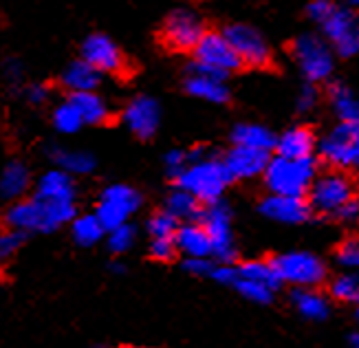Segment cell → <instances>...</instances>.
<instances>
[{"label": "cell", "instance_id": "ffe728a7", "mask_svg": "<svg viewBox=\"0 0 359 348\" xmlns=\"http://www.w3.org/2000/svg\"><path fill=\"white\" fill-rule=\"evenodd\" d=\"M291 304L304 320L309 322H324L331 315V302L322 291L316 289H293Z\"/></svg>", "mask_w": 359, "mask_h": 348}, {"label": "cell", "instance_id": "52a82bcc", "mask_svg": "<svg viewBox=\"0 0 359 348\" xmlns=\"http://www.w3.org/2000/svg\"><path fill=\"white\" fill-rule=\"evenodd\" d=\"M291 53L309 84L329 82L335 71V53L320 34H304L295 38Z\"/></svg>", "mask_w": 359, "mask_h": 348}, {"label": "cell", "instance_id": "1f68e13d", "mask_svg": "<svg viewBox=\"0 0 359 348\" xmlns=\"http://www.w3.org/2000/svg\"><path fill=\"white\" fill-rule=\"evenodd\" d=\"M331 295L337 300V302L344 304H357L359 302V274H351L344 272L331 280L329 287Z\"/></svg>", "mask_w": 359, "mask_h": 348}, {"label": "cell", "instance_id": "7402d4cb", "mask_svg": "<svg viewBox=\"0 0 359 348\" xmlns=\"http://www.w3.org/2000/svg\"><path fill=\"white\" fill-rule=\"evenodd\" d=\"M36 196L46 201H75V185L71 174H67L60 168L44 172L38 181Z\"/></svg>", "mask_w": 359, "mask_h": 348}, {"label": "cell", "instance_id": "bcb514c9", "mask_svg": "<svg viewBox=\"0 0 359 348\" xmlns=\"http://www.w3.org/2000/svg\"><path fill=\"white\" fill-rule=\"evenodd\" d=\"M111 269H113V272H115V274H121V272H123V265L115 262V265H111Z\"/></svg>", "mask_w": 359, "mask_h": 348}, {"label": "cell", "instance_id": "3957f363", "mask_svg": "<svg viewBox=\"0 0 359 348\" xmlns=\"http://www.w3.org/2000/svg\"><path fill=\"white\" fill-rule=\"evenodd\" d=\"M318 177L316 159H287V156H273L262 172L264 185L269 194L283 196H306L311 183Z\"/></svg>", "mask_w": 359, "mask_h": 348}, {"label": "cell", "instance_id": "484cf974", "mask_svg": "<svg viewBox=\"0 0 359 348\" xmlns=\"http://www.w3.org/2000/svg\"><path fill=\"white\" fill-rule=\"evenodd\" d=\"M100 75L102 73L97 69H93L88 62L77 60L67 67L65 75H62V84L71 93H88L100 86Z\"/></svg>", "mask_w": 359, "mask_h": 348}, {"label": "cell", "instance_id": "7a4b0ae2", "mask_svg": "<svg viewBox=\"0 0 359 348\" xmlns=\"http://www.w3.org/2000/svg\"><path fill=\"white\" fill-rule=\"evenodd\" d=\"M75 218V201H46L29 199L9 208L7 225L18 232H55L65 223Z\"/></svg>", "mask_w": 359, "mask_h": 348}, {"label": "cell", "instance_id": "2e32d148", "mask_svg": "<svg viewBox=\"0 0 359 348\" xmlns=\"http://www.w3.org/2000/svg\"><path fill=\"white\" fill-rule=\"evenodd\" d=\"M123 121H126L128 130L139 137V139H150L157 133L159 123H161V108L152 98H135L126 110H123Z\"/></svg>", "mask_w": 359, "mask_h": 348}, {"label": "cell", "instance_id": "f1b7e54d", "mask_svg": "<svg viewBox=\"0 0 359 348\" xmlns=\"http://www.w3.org/2000/svg\"><path fill=\"white\" fill-rule=\"evenodd\" d=\"M236 274L243 280L260 282V284H264V287H269L273 291H278L280 284H283V282H280V278L276 276L271 262H264V260H247V262L236 267Z\"/></svg>", "mask_w": 359, "mask_h": 348}, {"label": "cell", "instance_id": "e575fe53", "mask_svg": "<svg viewBox=\"0 0 359 348\" xmlns=\"http://www.w3.org/2000/svg\"><path fill=\"white\" fill-rule=\"evenodd\" d=\"M233 287H236V291L247 297V300H252V302L256 304H267L273 300V289L269 287H264V284L260 282H254V280H243V278H236V282H233Z\"/></svg>", "mask_w": 359, "mask_h": 348}, {"label": "cell", "instance_id": "74e56055", "mask_svg": "<svg viewBox=\"0 0 359 348\" xmlns=\"http://www.w3.org/2000/svg\"><path fill=\"white\" fill-rule=\"evenodd\" d=\"M22 241H25V234L18 232V229H5L0 232V262L9 260L15 251L22 247Z\"/></svg>", "mask_w": 359, "mask_h": 348}, {"label": "cell", "instance_id": "4316f807", "mask_svg": "<svg viewBox=\"0 0 359 348\" xmlns=\"http://www.w3.org/2000/svg\"><path fill=\"white\" fill-rule=\"evenodd\" d=\"M51 161L65 170L67 174H90L95 170V156L86 150H71V148H51L49 150Z\"/></svg>", "mask_w": 359, "mask_h": 348}, {"label": "cell", "instance_id": "836d02e7", "mask_svg": "<svg viewBox=\"0 0 359 348\" xmlns=\"http://www.w3.org/2000/svg\"><path fill=\"white\" fill-rule=\"evenodd\" d=\"M179 229V220L170 212H157L148 220V234L150 239H175Z\"/></svg>", "mask_w": 359, "mask_h": 348}, {"label": "cell", "instance_id": "7dc6e473", "mask_svg": "<svg viewBox=\"0 0 359 348\" xmlns=\"http://www.w3.org/2000/svg\"><path fill=\"white\" fill-rule=\"evenodd\" d=\"M351 348H359V333H357V335H353V344H351Z\"/></svg>", "mask_w": 359, "mask_h": 348}, {"label": "cell", "instance_id": "8d00e7d4", "mask_svg": "<svg viewBox=\"0 0 359 348\" xmlns=\"http://www.w3.org/2000/svg\"><path fill=\"white\" fill-rule=\"evenodd\" d=\"M337 265L351 274H359V239H346L335 251Z\"/></svg>", "mask_w": 359, "mask_h": 348}, {"label": "cell", "instance_id": "4fadbf2b", "mask_svg": "<svg viewBox=\"0 0 359 348\" xmlns=\"http://www.w3.org/2000/svg\"><path fill=\"white\" fill-rule=\"evenodd\" d=\"M205 34L203 29V22L198 20V15H194L192 11L179 9L175 13L168 15V20L163 22V42L168 46L179 51H192L198 44V40Z\"/></svg>", "mask_w": 359, "mask_h": 348}, {"label": "cell", "instance_id": "6da1fadb", "mask_svg": "<svg viewBox=\"0 0 359 348\" xmlns=\"http://www.w3.org/2000/svg\"><path fill=\"white\" fill-rule=\"evenodd\" d=\"M187 159H190V163L177 177L179 187L190 192L198 203L210 205L221 201L227 185L231 183V177L223 159L203 154V150L187 152Z\"/></svg>", "mask_w": 359, "mask_h": 348}, {"label": "cell", "instance_id": "ab89813d", "mask_svg": "<svg viewBox=\"0 0 359 348\" xmlns=\"http://www.w3.org/2000/svg\"><path fill=\"white\" fill-rule=\"evenodd\" d=\"M150 254H152V258H157V260H170V258H175V254H177L175 239H152V243H150Z\"/></svg>", "mask_w": 359, "mask_h": 348}, {"label": "cell", "instance_id": "44dd1931", "mask_svg": "<svg viewBox=\"0 0 359 348\" xmlns=\"http://www.w3.org/2000/svg\"><path fill=\"white\" fill-rule=\"evenodd\" d=\"M175 245H177V251H181V254H185L187 258L212 256L210 236L205 229H203V225H196V223L181 225L175 234Z\"/></svg>", "mask_w": 359, "mask_h": 348}, {"label": "cell", "instance_id": "ee69618b", "mask_svg": "<svg viewBox=\"0 0 359 348\" xmlns=\"http://www.w3.org/2000/svg\"><path fill=\"white\" fill-rule=\"evenodd\" d=\"M210 278H214L216 282H221V284H233L238 278V274H236V267L221 262V265H214V272H212Z\"/></svg>", "mask_w": 359, "mask_h": 348}, {"label": "cell", "instance_id": "d590c367", "mask_svg": "<svg viewBox=\"0 0 359 348\" xmlns=\"http://www.w3.org/2000/svg\"><path fill=\"white\" fill-rule=\"evenodd\" d=\"M137 232L130 223H123L115 229H108V249L113 254H126V251L135 245Z\"/></svg>", "mask_w": 359, "mask_h": 348}, {"label": "cell", "instance_id": "60d3db41", "mask_svg": "<svg viewBox=\"0 0 359 348\" xmlns=\"http://www.w3.org/2000/svg\"><path fill=\"white\" fill-rule=\"evenodd\" d=\"M163 163H165V170H168L170 177H175V179H177L179 174L185 170V166L190 163V159H187V152H183V150H170V152L165 154Z\"/></svg>", "mask_w": 359, "mask_h": 348}, {"label": "cell", "instance_id": "9a60e30c", "mask_svg": "<svg viewBox=\"0 0 359 348\" xmlns=\"http://www.w3.org/2000/svg\"><path fill=\"white\" fill-rule=\"evenodd\" d=\"M82 60L88 62L100 73H119L123 71V55L119 46L102 34H93L82 44Z\"/></svg>", "mask_w": 359, "mask_h": 348}, {"label": "cell", "instance_id": "277c9868", "mask_svg": "<svg viewBox=\"0 0 359 348\" xmlns=\"http://www.w3.org/2000/svg\"><path fill=\"white\" fill-rule=\"evenodd\" d=\"M269 262L280 282L291 284L293 289H316L326 280L324 260L311 251H285Z\"/></svg>", "mask_w": 359, "mask_h": 348}, {"label": "cell", "instance_id": "c3c4849f", "mask_svg": "<svg viewBox=\"0 0 359 348\" xmlns=\"http://www.w3.org/2000/svg\"><path fill=\"white\" fill-rule=\"evenodd\" d=\"M351 7L353 9H359V0H351Z\"/></svg>", "mask_w": 359, "mask_h": 348}, {"label": "cell", "instance_id": "e0dca14e", "mask_svg": "<svg viewBox=\"0 0 359 348\" xmlns=\"http://www.w3.org/2000/svg\"><path fill=\"white\" fill-rule=\"evenodd\" d=\"M269 152L256 150V148H245V146H233L227 156L223 159L231 181L233 179H256L262 177L264 168L269 163Z\"/></svg>", "mask_w": 359, "mask_h": 348}, {"label": "cell", "instance_id": "30bf717a", "mask_svg": "<svg viewBox=\"0 0 359 348\" xmlns=\"http://www.w3.org/2000/svg\"><path fill=\"white\" fill-rule=\"evenodd\" d=\"M192 51H194V65L198 69L221 75L225 80L231 71L243 67L236 51H233L231 44L227 42V38L223 34H216V31H205Z\"/></svg>", "mask_w": 359, "mask_h": 348}, {"label": "cell", "instance_id": "cb8c5ba5", "mask_svg": "<svg viewBox=\"0 0 359 348\" xmlns=\"http://www.w3.org/2000/svg\"><path fill=\"white\" fill-rule=\"evenodd\" d=\"M233 146H245V148H256L269 152L276 146V135L262 123H238L231 130Z\"/></svg>", "mask_w": 359, "mask_h": 348}, {"label": "cell", "instance_id": "f35d334b", "mask_svg": "<svg viewBox=\"0 0 359 348\" xmlns=\"http://www.w3.org/2000/svg\"><path fill=\"white\" fill-rule=\"evenodd\" d=\"M320 100V93H318V84H306L300 93H298V100H295V108L300 113H311Z\"/></svg>", "mask_w": 359, "mask_h": 348}, {"label": "cell", "instance_id": "d6986e66", "mask_svg": "<svg viewBox=\"0 0 359 348\" xmlns=\"http://www.w3.org/2000/svg\"><path fill=\"white\" fill-rule=\"evenodd\" d=\"M318 146L316 135L306 126H293L285 130L280 137H276V152L278 156H287V159H309L313 156V150Z\"/></svg>", "mask_w": 359, "mask_h": 348}, {"label": "cell", "instance_id": "5bb4252c", "mask_svg": "<svg viewBox=\"0 0 359 348\" xmlns=\"http://www.w3.org/2000/svg\"><path fill=\"white\" fill-rule=\"evenodd\" d=\"M260 214L280 225H302L311 216V208L304 196L269 194L260 203Z\"/></svg>", "mask_w": 359, "mask_h": 348}, {"label": "cell", "instance_id": "8992f818", "mask_svg": "<svg viewBox=\"0 0 359 348\" xmlns=\"http://www.w3.org/2000/svg\"><path fill=\"white\" fill-rule=\"evenodd\" d=\"M318 152L324 163L339 172H359V126L337 121L318 141Z\"/></svg>", "mask_w": 359, "mask_h": 348}, {"label": "cell", "instance_id": "f6af8a7d", "mask_svg": "<svg viewBox=\"0 0 359 348\" xmlns=\"http://www.w3.org/2000/svg\"><path fill=\"white\" fill-rule=\"evenodd\" d=\"M27 98L34 104H44L46 100H49V88H46L44 84H36L27 91Z\"/></svg>", "mask_w": 359, "mask_h": 348}, {"label": "cell", "instance_id": "5b68a950", "mask_svg": "<svg viewBox=\"0 0 359 348\" xmlns=\"http://www.w3.org/2000/svg\"><path fill=\"white\" fill-rule=\"evenodd\" d=\"M320 36L329 42L337 58H355L359 55V13L353 7L335 5L329 13L318 22Z\"/></svg>", "mask_w": 359, "mask_h": 348}, {"label": "cell", "instance_id": "d6a6232c", "mask_svg": "<svg viewBox=\"0 0 359 348\" xmlns=\"http://www.w3.org/2000/svg\"><path fill=\"white\" fill-rule=\"evenodd\" d=\"M53 126H55V130L62 133V135H73V133H77L84 126L80 113H77V108L73 106L71 100L62 102L53 110Z\"/></svg>", "mask_w": 359, "mask_h": 348}, {"label": "cell", "instance_id": "7c38bea8", "mask_svg": "<svg viewBox=\"0 0 359 348\" xmlns=\"http://www.w3.org/2000/svg\"><path fill=\"white\" fill-rule=\"evenodd\" d=\"M223 36L231 44V49L236 51L241 65L247 67H267L271 62V51L267 40L262 38L260 31H256L249 25H229Z\"/></svg>", "mask_w": 359, "mask_h": 348}, {"label": "cell", "instance_id": "ba28073f", "mask_svg": "<svg viewBox=\"0 0 359 348\" xmlns=\"http://www.w3.org/2000/svg\"><path fill=\"white\" fill-rule=\"evenodd\" d=\"M306 196H309L306 203H309L311 212H318L324 216H335L341 205L348 203L355 196V185L346 177V172L331 170V172H324L313 179Z\"/></svg>", "mask_w": 359, "mask_h": 348}, {"label": "cell", "instance_id": "603a6c76", "mask_svg": "<svg viewBox=\"0 0 359 348\" xmlns=\"http://www.w3.org/2000/svg\"><path fill=\"white\" fill-rule=\"evenodd\" d=\"M329 102L333 106V113L341 123L359 126V95L351 91V86L335 82L329 86Z\"/></svg>", "mask_w": 359, "mask_h": 348}, {"label": "cell", "instance_id": "b9f144b4", "mask_svg": "<svg viewBox=\"0 0 359 348\" xmlns=\"http://www.w3.org/2000/svg\"><path fill=\"white\" fill-rule=\"evenodd\" d=\"M335 218L341 220V223H357V220H359V199L353 196L348 203L341 205V208L337 210V214H335Z\"/></svg>", "mask_w": 359, "mask_h": 348}, {"label": "cell", "instance_id": "4dcf8cb0", "mask_svg": "<svg viewBox=\"0 0 359 348\" xmlns=\"http://www.w3.org/2000/svg\"><path fill=\"white\" fill-rule=\"evenodd\" d=\"M165 212H170L177 220H194V218L201 216L203 210H201V203L190 192H185V189L177 187L175 192L168 196Z\"/></svg>", "mask_w": 359, "mask_h": 348}, {"label": "cell", "instance_id": "83f0119b", "mask_svg": "<svg viewBox=\"0 0 359 348\" xmlns=\"http://www.w3.org/2000/svg\"><path fill=\"white\" fill-rule=\"evenodd\" d=\"M29 183H31V177H29L27 166L20 161H11L5 166L3 174H0V196L9 201L18 199L29 189Z\"/></svg>", "mask_w": 359, "mask_h": 348}, {"label": "cell", "instance_id": "681fc988", "mask_svg": "<svg viewBox=\"0 0 359 348\" xmlns=\"http://www.w3.org/2000/svg\"><path fill=\"white\" fill-rule=\"evenodd\" d=\"M355 318H357V326H359V309H357V313H355Z\"/></svg>", "mask_w": 359, "mask_h": 348}, {"label": "cell", "instance_id": "d4e9b609", "mask_svg": "<svg viewBox=\"0 0 359 348\" xmlns=\"http://www.w3.org/2000/svg\"><path fill=\"white\" fill-rule=\"evenodd\" d=\"M71 102L77 108V113H80L84 123L97 126V123H104L108 119V115H111V108H108L106 100L102 98V95H97L95 91L73 93Z\"/></svg>", "mask_w": 359, "mask_h": 348}, {"label": "cell", "instance_id": "7bdbcfd3", "mask_svg": "<svg viewBox=\"0 0 359 348\" xmlns=\"http://www.w3.org/2000/svg\"><path fill=\"white\" fill-rule=\"evenodd\" d=\"M185 269L192 276H212L214 272V262L210 258H187Z\"/></svg>", "mask_w": 359, "mask_h": 348}, {"label": "cell", "instance_id": "ac0fdd59", "mask_svg": "<svg viewBox=\"0 0 359 348\" xmlns=\"http://www.w3.org/2000/svg\"><path fill=\"white\" fill-rule=\"evenodd\" d=\"M185 91L190 93L192 98H198V100L210 102V104H227L229 98H231L225 77L203 71L196 65L192 67L190 75H187Z\"/></svg>", "mask_w": 359, "mask_h": 348}, {"label": "cell", "instance_id": "9c48e42d", "mask_svg": "<svg viewBox=\"0 0 359 348\" xmlns=\"http://www.w3.org/2000/svg\"><path fill=\"white\" fill-rule=\"evenodd\" d=\"M203 220V229L208 232L212 243V256L223 262L231 265L236 258V245H233V232H231V210L223 201L210 203L198 216Z\"/></svg>", "mask_w": 359, "mask_h": 348}, {"label": "cell", "instance_id": "f546056e", "mask_svg": "<svg viewBox=\"0 0 359 348\" xmlns=\"http://www.w3.org/2000/svg\"><path fill=\"white\" fill-rule=\"evenodd\" d=\"M73 239L77 245L90 247L104 239V225L100 223V218L95 214H84V216H75L73 218Z\"/></svg>", "mask_w": 359, "mask_h": 348}, {"label": "cell", "instance_id": "8fae6325", "mask_svg": "<svg viewBox=\"0 0 359 348\" xmlns=\"http://www.w3.org/2000/svg\"><path fill=\"white\" fill-rule=\"evenodd\" d=\"M139 208H142V194L130 185L115 183V185H108L102 192L95 216L108 232V229H115L123 223H128V218Z\"/></svg>", "mask_w": 359, "mask_h": 348}]
</instances>
